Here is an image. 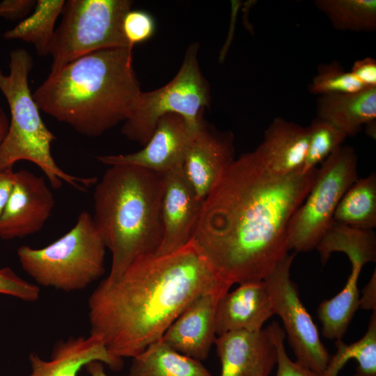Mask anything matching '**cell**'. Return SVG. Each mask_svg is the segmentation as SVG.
Here are the masks:
<instances>
[{
  "label": "cell",
  "instance_id": "obj_1",
  "mask_svg": "<svg viewBox=\"0 0 376 376\" xmlns=\"http://www.w3.org/2000/svg\"><path fill=\"white\" fill-rule=\"evenodd\" d=\"M318 169L276 174L253 150L234 159L203 201L191 239L226 282L263 281L288 254L290 221Z\"/></svg>",
  "mask_w": 376,
  "mask_h": 376
},
{
  "label": "cell",
  "instance_id": "obj_2",
  "mask_svg": "<svg viewBox=\"0 0 376 376\" xmlns=\"http://www.w3.org/2000/svg\"><path fill=\"white\" fill-rule=\"evenodd\" d=\"M231 287L190 240L164 255L143 256L115 281L102 280L88 301L90 334L113 355L131 357L159 340L200 295Z\"/></svg>",
  "mask_w": 376,
  "mask_h": 376
},
{
  "label": "cell",
  "instance_id": "obj_3",
  "mask_svg": "<svg viewBox=\"0 0 376 376\" xmlns=\"http://www.w3.org/2000/svg\"><path fill=\"white\" fill-rule=\"evenodd\" d=\"M132 49L94 52L50 72L33 93L40 110L90 137L124 123L141 91Z\"/></svg>",
  "mask_w": 376,
  "mask_h": 376
},
{
  "label": "cell",
  "instance_id": "obj_4",
  "mask_svg": "<svg viewBox=\"0 0 376 376\" xmlns=\"http://www.w3.org/2000/svg\"><path fill=\"white\" fill-rule=\"evenodd\" d=\"M162 174L134 166H110L94 191L95 226L112 256L107 279L115 281L139 258L155 254L162 239Z\"/></svg>",
  "mask_w": 376,
  "mask_h": 376
},
{
  "label": "cell",
  "instance_id": "obj_5",
  "mask_svg": "<svg viewBox=\"0 0 376 376\" xmlns=\"http://www.w3.org/2000/svg\"><path fill=\"white\" fill-rule=\"evenodd\" d=\"M33 62L29 53L16 49L10 53V72L0 69V91L10 112L7 134L0 148V170L12 168L16 162L29 161L38 166L54 189L63 181L79 191L96 184L97 178L69 174L56 163L51 145L56 136L44 123L40 109L29 86V75Z\"/></svg>",
  "mask_w": 376,
  "mask_h": 376
},
{
  "label": "cell",
  "instance_id": "obj_6",
  "mask_svg": "<svg viewBox=\"0 0 376 376\" xmlns=\"http://www.w3.org/2000/svg\"><path fill=\"white\" fill-rule=\"evenodd\" d=\"M106 249L92 215L83 211L57 240L40 249L22 246L17 254L23 269L38 284L72 292L84 289L104 274Z\"/></svg>",
  "mask_w": 376,
  "mask_h": 376
},
{
  "label": "cell",
  "instance_id": "obj_7",
  "mask_svg": "<svg viewBox=\"0 0 376 376\" xmlns=\"http://www.w3.org/2000/svg\"><path fill=\"white\" fill-rule=\"evenodd\" d=\"M198 49V42L188 47L178 72L166 85L139 93L121 129L126 138L144 146L159 119L168 113L180 115L193 129L199 125L205 109L210 107L211 95L210 84L200 68Z\"/></svg>",
  "mask_w": 376,
  "mask_h": 376
},
{
  "label": "cell",
  "instance_id": "obj_8",
  "mask_svg": "<svg viewBox=\"0 0 376 376\" xmlns=\"http://www.w3.org/2000/svg\"><path fill=\"white\" fill-rule=\"evenodd\" d=\"M130 0H69L55 30L49 54L51 72L88 54L102 49L131 47L123 32Z\"/></svg>",
  "mask_w": 376,
  "mask_h": 376
},
{
  "label": "cell",
  "instance_id": "obj_9",
  "mask_svg": "<svg viewBox=\"0 0 376 376\" xmlns=\"http://www.w3.org/2000/svg\"><path fill=\"white\" fill-rule=\"evenodd\" d=\"M357 162L354 149L341 146L321 163L310 191L290 221L289 251L306 252L316 248L333 223L343 196L359 178Z\"/></svg>",
  "mask_w": 376,
  "mask_h": 376
},
{
  "label": "cell",
  "instance_id": "obj_10",
  "mask_svg": "<svg viewBox=\"0 0 376 376\" xmlns=\"http://www.w3.org/2000/svg\"><path fill=\"white\" fill-rule=\"evenodd\" d=\"M322 264L334 252H343L351 263V274L343 289L317 309L323 336L341 340L359 307L358 281L363 267L376 260V237L373 230L354 228L333 222L315 248Z\"/></svg>",
  "mask_w": 376,
  "mask_h": 376
},
{
  "label": "cell",
  "instance_id": "obj_11",
  "mask_svg": "<svg viewBox=\"0 0 376 376\" xmlns=\"http://www.w3.org/2000/svg\"><path fill=\"white\" fill-rule=\"evenodd\" d=\"M295 253L287 254L263 280L274 313L283 321L297 361L322 376L331 358L318 330L290 279Z\"/></svg>",
  "mask_w": 376,
  "mask_h": 376
},
{
  "label": "cell",
  "instance_id": "obj_12",
  "mask_svg": "<svg viewBox=\"0 0 376 376\" xmlns=\"http://www.w3.org/2000/svg\"><path fill=\"white\" fill-rule=\"evenodd\" d=\"M195 129L180 115L161 117L143 148L135 152L100 155L97 159L108 165L134 166L160 174L182 166Z\"/></svg>",
  "mask_w": 376,
  "mask_h": 376
},
{
  "label": "cell",
  "instance_id": "obj_13",
  "mask_svg": "<svg viewBox=\"0 0 376 376\" xmlns=\"http://www.w3.org/2000/svg\"><path fill=\"white\" fill-rule=\"evenodd\" d=\"M235 159L233 134L213 129L203 120L194 131L182 168L203 201Z\"/></svg>",
  "mask_w": 376,
  "mask_h": 376
},
{
  "label": "cell",
  "instance_id": "obj_14",
  "mask_svg": "<svg viewBox=\"0 0 376 376\" xmlns=\"http://www.w3.org/2000/svg\"><path fill=\"white\" fill-rule=\"evenodd\" d=\"M54 205L44 177L24 169L15 171L14 187L0 219V238H21L38 233Z\"/></svg>",
  "mask_w": 376,
  "mask_h": 376
},
{
  "label": "cell",
  "instance_id": "obj_15",
  "mask_svg": "<svg viewBox=\"0 0 376 376\" xmlns=\"http://www.w3.org/2000/svg\"><path fill=\"white\" fill-rule=\"evenodd\" d=\"M162 178V239L156 255L170 253L189 243L203 203L186 178L182 166L163 173Z\"/></svg>",
  "mask_w": 376,
  "mask_h": 376
},
{
  "label": "cell",
  "instance_id": "obj_16",
  "mask_svg": "<svg viewBox=\"0 0 376 376\" xmlns=\"http://www.w3.org/2000/svg\"><path fill=\"white\" fill-rule=\"evenodd\" d=\"M229 289L222 286L198 296L169 326L160 340L182 354L198 361L205 359L217 336L215 315L218 301Z\"/></svg>",
  "mask_w": 376,
  "mask_h": 376
},
{
  "label": "cell",
  "instance_id": "obj_17",
  "mask_svg": "<svg viewBox=\"0 0 376 376\" xmlns=\"http://www.w3.org/2000/svg\"><path fill=\"white\" fill-rule=\"evenodd\" d=\"M214 345L220 376H269L276 364V349L267 327L228 331L217 336Z\"/></svg>",
  "mask_w": 376,
  "mask_h": 376
},
{
  "label": "cell",
  "instance_id": "obj_18",
  "mask_svg": "<svg viewBox=\"0 0 376 376\" xmlns=\"http://www.w3.org/2000/svg\"><path fill=\"white\" fill-rule=\"evenodd\" d=\"M94 361L102 362L113 370L123 366L122 358L111 354L99 337L89 334L87 337H70L58 341L49 361L31 353V372L29 376H78L82 368Z\"/></svg>",
  "mask_w": 376,
  "mask_h": 376
},
{
  "label": "cell",
  "instance_id": "obj_19",
  "mask_svg": "<svg viewBox=\"0 0 376 376\" xmlns=\"http://www.w3.org/2000/svg\"><path fill=\"white\" fill-rule=\"evenodd\" d=\"M264 281L239 284L219 300L215 315L217 336L235 330L259 331L274 315Z\"/></svg>",
  "mask_w": 376,
  "mask_h": 376
},
{
  "label": "cell",
  "instance_id": "obj_20",
  "mask_svg": "<svg viewBox=\"0 0 376 376\" xmlns=\"http://www.w3.org/2000/svg\"><path fill=\"white\" fill-rule=\"evenodd\" d=\"M309 128L281 117L273 119L253 152L264 166L279 175L301 172L308 149Z\"/></svg>",
  "mask_w": 376,
  "mask_h": 376
},
{
  "label": "cell",
  "instance_id": "obj_21",
  "mask_svg": "<svg viewBox=\"0 0 376 376\" xmlns=\"http://www.w3.org/2000/svg\"><path fill=\"white\" fill-rule=\"evenodd\" d=\"M317 118L338 128L347 137L354 136L363 125L376 121V87L359 91L320 95Z\"/></svg>",
  "mask_w": 376,
  "mask_h": 376
},
{
  "label": "cell",
  "instance_id": "obj_22",
  "mask_svg": "<svg viewBox=\"0 0 376 376\" xmlns=\"http://www.w3.org/2000/svg\"><path fill=\"white\" fill-rule=\"evenodd\" d=\"M127 376H212L201 361L182 354L160 340L132 358Z\"/></svg>",
  "mask_w": 376,
  "mask_h": 376
},
{
  "label": "cell",
  "instance_id": "obj_23",
  "mask_svg": "<svg viewBox=\"0 0 376 376\" xmlns=\"http://www.w3.org/2000/svg\"><path fill=\"white\" fill-rule=\"evenodd\" d=\"M333 222L373 230L376 227V175L358 178L346 191L335 210Z\"/></svg>",
  "mask_w": 376,
  "mask_h": 376
},
{
  "label": "cell",
  "instance_id": "obj_24",
  "mask_svg": "<svg viewBox=\"0 0 376 376\" xmlns=\"http://www.w3.org/2000/svg\"><path fill=\"white\" fill-rule=\"evenodd\" d=\"M65 3L63 0H37L33 12L13 29L6 31L3 38L31 43L38 54H49L55 24Z\"/></svg>",
  "mask_w": 376,
  "mask_h": 376
},
{
  "label": "cell",
  "instance_id": "obj_25",
  "mask_svg": "<svg viewBox=\"0 0 376 376\" xmlns=\"http://www.w3.org/2000/svg\"><path fill=\"white\" fill-rule=\"evenodd\" d=\"M314 5L339 31L376 30L375 0H315Z\"/></svg>",
  "mask_w": 376,
  "mask_h": 376
},
{
  "label": "cell",
  "instance_id": "obj_26",
  "mask_svg": "<svg viewBox=\"0 0 376 376\" xmlns=\"http://www.w3.org/2000/svg\"><path fill=\"white\" fill-rule=\"evenodd\" d=\"M335 345L337 351L331 356L322 376H337L351 359L358 362L354 376H376V311L372 313L367 331L360 340L350 345L336 340Z\"/></svg>",
  "mask_w": 376,
  "mask_h": 376
},
{
  "label": "cell",
  "instance_id": "obj_27",
  "mask_svg": "<svg viewBox=\"0 0 376 376\" xmlns=\"http://www.w3.org/2000/svg\"><path fill=\"white\" fill-rule=\"evenodd\" d=\"M308 127L309 141L302 173L318 168L317 165L341 146L347 137L331 124L317 117Z\"/></svg>",
  "mask_w": 376,
  "mask_h": 376
},
{
  "label": "cell",
  "instance_id": "obj_28",
  "mask_svg": "<svg viewBox=\"0 0 376 376\" xmlns=\"http://www.w3.org/2000/svg\"><path fill=\"white\" fill-rule=\"evenodd\" d=\"M364 88L350 71H345L336 61L320 64L308 87L311 93L318 96L354 93Z\"/></svg>",
  "mask_w": 376,
  "mask_h": 376
},
{
  "label": "cell",
  "instance_id": "obj_29",
  "mask_svg": "<svg viewBox=\"0 0 376 376\" xmlns=\"http://www.w3.org/2000/svg\"><path fill=\"white\" fill-rule=\"evenodd\" d=\"M267 328L276 349V376H320L297 361H292L289 358L284 345L285 332L277 322H273Z\"/></svg>",
  "mask_w": 376,
  "mask_h": 376
},
{
  "label": "cell",
  "instance_id": "obj_30",
  "mask_svg": "<svg viewBox=\"0 0 376 376\" xmlns=\"http://www.w3.org/2000/svg\"><path fill=\"white\" fill-rule=\"evenodd\" d=\"M122 28L127 43L134 47L152 37L155 24L149 13L140 10H130L124 16Z\"/></svg>",
  "mask_w": 376,
  "mask_h": 376
},
{
  "label": "cell",
  "instance_id": "obj_31",
  "mask_svg": "<svg viewBox=\"0 0 376 376\" xmlns=\"http://www.w3.org/2000/svg\"><path fill=\"white\" fill-rule=\"evenodd\" d=\"M0 294L33 302L40 297L39 287L19 276L10 267L0 269Z\"/></svg>",
  "mask_w": 376,
  "mask_h": 376
},
{
  "label": "cell",
  "instance_id": "obj_32",
  "mask_svg": "<svg viewBox=\"0 0 376 376\" xmlns=\"http://www.w3.org/2000/svg\"><path fill=\"white\" fill-rule=\"evenodd\" d=\"M350 72L366 88L376 87V60L367 56L353 63Z\"/></svg>",
  "mask_w": 376,
  "mask_h": 376
},
{
  "label": "cell",
  "instance_id": "obj_33",
  "mask_svg": "<svg viewBox=\"0 0 376 376\" xmlns=\"http://www.w3.org/2000/svg\"><path fill=\"white\" fill-rule=\"evenodd\" d=\"M36 3L34 0H3L0 2V17L20 19L30 13Z\"/></svg>",
  "mask_w": 376,
  "mask_h": 376
},
{
  "label": "cell",
  "instance_id": "obj_34",
  "mask_svg": "<svg viewBox=\"0 0 376 376\" xmlns=\"http://www.w3.org/2000/svg\"><path fill=\"white\" fill-rule=\"evenodd\" d=\"M15 181L12 168L0 170V219L11 195Z\"/></svg>",
  "mask_w": 376,
  "mask_h": 376
},
{
  "label": "cell",
  "instance_id": "obj_35",
  "mask_svg": "<svg viewBox=\"0 0 376 376\" xmlns=\"http://www.w3.org/2000/svg\"><path fill=\"white\" fill-rule=\"evenodd\" d=\"M376 273L375 270L362 291V297L359 299V307L366 310L376 311Z\"/></svg>",
  "mask_w": 376,
  "mask_h": 376
},
{
  "label": "cell",
  "instance_id": "obj_36",
  "mask_svg": "<svg viewBox=\"0 0 376 376\" xmlns=\"http://www.w3.org/2000/svg\"><path fill=\"white\" fill-rule=\"evenodd\" d=\"M85 368L91 376H108L102 362L94 361L88 363Z\"/></svg>",
  "mask_w": 376,
  "mask_h": 376
},
{
  "label": "cell",
  "instance_id": "obj_37",
  "mask_svg": "<svg viewBox=\"0 0 376 376\" xmlns=\"http://www.w3.org/2000/svg\"><path fill=\"white\" fill-rule=\"evenodd\" d=\"M9 120L5 111L0 105V148L7 134Z\"/></svg>",
  "mask_w": 376,
  "mask_h": 376
},
{
  "label": "cell",
  "instance_id": "obj_38",
  "mask_svg": "<svg viewBox=\"0 0 376 376\" xmlns=\"http://www.w3.org/2000/svg\"><path fill=\"white\" fill-rule=\"evenodd\" d=\"M376 121H374L367 125H366V132L368 136L372 138H375L376 134Z\"/></svg>",
  "mask_w": 376,
  "mask_h": 376
}]
</instances>
